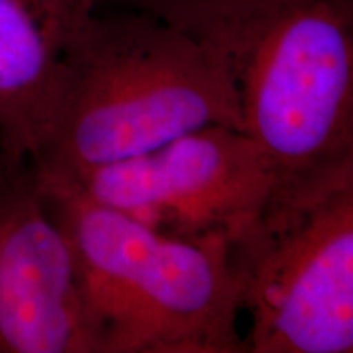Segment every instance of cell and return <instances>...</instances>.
<instances>
[{
    "mask_svg": "<svg viewBox=\"0 0 353 353\" xmlns=\"http://www.w3.org/2000/svg\"><path fill=\"white\" fill-rule=\"evenodd\" d=\"M193 38L231 77L268 206L353 183V0H252Z\"/></svg>",
    "mask_w": 353,
    "mask_h": 353,
    "instance_id": "6da1fadb",
    "label": "cell"
},
{
    "mask_svg": "<svg viewBox=\"0 0 353 353\" xmlns=\"http://www.w3.org/2000/svg\"><path fill=\"white\" fill-rule=\"evenodd\" d=\"M210 125L242 131L219 56L154 17L103 8L74 46L51 134L28 167L65 182Z\"/></svg>",
    "mask_w": 353,
    "mask_h": 353,
    "instance_id": "7a4b0ae2",
    "label": "cell"
},
{
    "mask_svg": "<svg viewBox=\"0 0 353 353\" xmlns=\"http://www.w3.org/2000/svg\"><path fill=\"white\" fill-rule=\"evenodd\" d=\"M33 182L72 252L97 353H245L231 247L174 239L65 185Z\"/></svg>",
    "mask_w": 353,
    "mask_h": 353,
    "instance_id": "3957f363",
    "label": "cell"
},
{
    "mask_svg": "<svg viewBox=\"0 0 353 353\" xmlns=\"http://www.w3.org/2000/svg\"><path fill=\"white\" fill-rule=\"evenodd\" d=\"M231 259L245 353H352L353 183L268 206Z\"/></svg>",
    "mask_w": 353,
    "mask_h": 353,
    "instance_id": "277c9868",
    "label": "cell"
},
{
    "mask_svg": "<svg viewBox=\"0 0 353 353\" xmlns=\"http://www.w3.org/2000/svg\"><path fill=\"white\" fill-rule=\"evenodd\" d=\"M34 179L74 188L174 239L228 247L257 223L275 188L252 139L223 125L187 132L74 180Z\"/></svg>",
    "mask_w": 353,
    "mask_h": 353,
    "instance_id": "5b68a950",
    "label": "cell"
},
{
    "mask_svg": "<svg viewBox=\"0 0 353 353\" xmlns=\"http://www.w3.org/2000/svg\"><path fill=\"white\" fill-rule=\"evenodd\" d=\"M0 353H97L72 252L28 162L0 167Z\"/></svg>",
    "mask_w": 353,
    "mask_h": 353,
    "instance_id": "8992f818",
    "label": "cell"
},
{
    "mask_svg": "<svg viewBox=\"0 0 353 353\" xmlns=\"http://www.w3.org/2000/svg\"><path fill=\"white\" fill-rule=\"evenodd\" d=\"M97 0H0V149L30 162L50 138L61 90Z\"/></svg>",
    "mask_w": 353,
    "mask_h": 353,
    "instance_id": "52a82bcc",
    "label": "cell"
},
{
    "mask_svg": "<svg viewBox=\"0 0 353 353\" xmlns=\"http://www.w3.org/2000/svg\"><path fill=\"white\" fill-rule=\"evenodd\" d=\"M252 0H97V10H131L164 21L196 37L216 21L241 10Z\"/></svg>",
    "mask_w": 353,
    "mask_h": 353,
    "instance_id": "ba28073f",
    "label": "cell"
},
{
    "mask_svg": "<svg viewBox=\"0 0 353 353\" xmlns=\"http://www.w3.org/2000/svg\"><path fill=\"white\" fill-rule=\"evenodd\" d=\"M3 161H6V154H3L2 149H0V167L3 165Z\"/></svg>",
    "mask_w": 353,
    "mask_h": 353,
    "instance_id": "9c48e42d",
    "label": "cell"
}]
</instances>
